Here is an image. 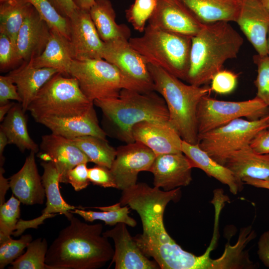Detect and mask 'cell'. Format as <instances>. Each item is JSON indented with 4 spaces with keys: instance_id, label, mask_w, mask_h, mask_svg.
Here are the masks:
<instances>
[{
    "instance_id": "cell-1",
    "label": "cell",
    "mask_w": 269,
    "mask_h": 269,
    "mask_svg": "<svg viewBox=\"0 0 269 269\" xmlns=\"http://www.w3.org/2000/svg\"><path fill=\"white\" fill-rule=\"evenodd\" d=\"M180 188L165 191L146 183H137L123 190L120 202L139 215L142 233L133 237L138 247L151 257L161 269H198L201 258L178 245L167 232L163 222L165 209L169 202L177 201Z\"/></svg>"
},
{
    "instance_id": "cell-2",
    "label": "cell",
    "mask_w": 269,
    "mask_h": 269,
    "mask_svg": "<svg viewBox=\"0 0 269 269\" xmlns=\"http://www.w3.org/2000/svg\"><path fill=\"white\" fill-rule=\"evenodd\" d=\"M48 247L45 264L50 269H97L112 260L114 249L103 234L101 223L89 224L74 216Z\"/></svg>"
},
{
    "instance_id": "cell-3",
    "label": "cell",
    "mask_w": 269,
    "mask_h": 269,
    "mask_svg": "<svg viewBox=\"0 0 269 269\" xmlns=\"http://www.w3.org/2000/svg\"><path fill=\"white\" fill-rule=\"evenodd\" d=\"M188 84L208 85L226 61L237 57L244 39L227 21L204 23L192 37Z\"/></svg>"
},
{
    "instance_id": "cell-4",
    "label": "cell",
    "mask_w": 269,
    "mask_h": 269,
    "mask_svg": "<svg viewBox=\"0 0 269 269\" xmlns=\"http://www.w3.org/2000/svg\"><path fill=\"white\" fill-rule=\"evenodd\" d=\"M93 103L101 109L108 132L126 143L135 141L132 130L140 122L169 124L166 103L155 91L140 92L123 89L118 98L97 99Z\"/></svg>"
},
{
    "instance_id": "cell-5",
    "label": "cell",
    "mask_w": 269,
    "mask_h": 269,
    "mask_svg": "<svg viewBox=\"0 0 269 269\" xmlns=\"http://www.w3.org/2000/svg\"><path fill=\"white\" fill-rule=\"evenodd\" d=\"M148 67L154 90L166 103L169 124L183 140L191 144L198 143L197 107L202 98L209 96L212 92L210 86L186 84L160 67L150 64Z\"/></svg>"
},
{
    "instance_id": "cell-6",
    "label": "cell",
    "mask_w": 269,
    "mask_h": 269,
    "mask_svg": "<svg viewBox=\"0 0 269 269\" xmlns=\"http://www.w3.org/2000/svg\"><path fill=\"white\" fill-rule=\"evenodd\" d=\"M191 38L148 24L142 36L131 37L129 41L148 64L185 81L190 66Z\"/></svg>"
},
{
    "instance_id": "cell-7",
    "label": "cell",
    "mask_w": 269,
    "mask_h": 269,
    "mask_svg": "<svg viewBox=\"0 0 269 269\" xmlns=\"http://www.w3.org/2000/svg\"><path fill=\"white\" fill-rule=\"evenodd\" d=\"M94 105L82 93L76 78L58 73L40 89L27 111L38 123L47 117L82 115Z\"/></svg>"
},
{
    "instance_id": "cell-8",
    "label": "cell",
    "mask_w": 269,
    "mask_h": 269,
    "mask_svg": "<svg viewBox=\"0 0 269 269\" xmlns=\"http://www.w3.org/2000/svg\"><path fill=\"white\" fill-rule=\"evenodd\" d=\"M68 75L77 79L82 93L93 103L97 99L118 98L123 89L151 91L102 58L73 59Z\"/></svg>"
},
{
    "instance_id": "cell-9",
    "label": "cell",
    "mask_w": 269,
    "mask_h": 269,
    "mask_svg": "<svg viewBox=\"0 0 269 269\" xmlns=\"http://www.w3.org/2000/svg\"><path fill=\"white\" fill-rule=\"evenodd\" d=\"M269 128V114L260 119L239 118L198 135V145L218 163L225 165L234 152L249 145L260 131Z\"/></svg>"
},
{
    "instance_id": "cell-10",
    "label": "cell",
    "mask_w": 269,
    "mask_h": 269,
    "mask_svg": "<svg viewBox=\"0 0 269 269\" xmlns=\"http://www.w3.org/2000/svg\"><path fill=\"white\" fill-rule=\"evenodd\" d=\"M269 114V107L257 97L242 101L218 100L205 96L197 107L198 135L239 118L249 120L262 118Z\"/></svg>"
},
{
    "instance_id": "cell-11",
    "label": "cell",
    "mask_w": 269,
    "mask_h": 269,
    "mask_svg": "<svg viewBox=\"0 0 269 269\" xmlns=\"http://www.w3.org/2000/svg\"><path fill=\"white\" fill-rule=\"evenodd\" d=\"M116 149V156L110 169L116 188L123 191L137 183L140 172L149 171L156 155L147 146L136 141Z\"/></svg>"
},
{
    "instance_id": "cell-12",
    "label": "cell",
    "mask_w": 269,
    "mask_h": 269,
    "mask_svg": "<svg viewBox=\"0 0 269 269\" xmlns=\"http://www.w3.org/2000/svg\"><path fill=\"white\" fill-rule=\"evenodd\" d=\"M102 58L149 91H154L148 63L132 47L129 40L121 38L104 42Z\"/></svg>"
},
{
    "instance_id": "cell-13",
    "label": "cell",
    "mask_w": 269,
    "mask_h": 269,
    "mask_svg": "<svg viewBox=\"0 0 269 269\" xmlns=\"http://www.w3.org/2000/svg\"><path fill=\"white\" fill-rule=\"evenodd\" d=\"M148 21L154 27L191 37L204 24L181 0H157Z\"/></svg>"
},
{
    "instance_id": "cell-14",
    "label": "cell",
    "mask_w": 269,
    "mask_h": 269,
    "mask_svg": "<svg viewBox=\"0 0 269 269\" xmlns=\"http://www.w3.org/2000/svg\"><path fill=\"white\" fill-rule=\"evenodd\" d=\"M68 19L74 59L102 58L104 42L98 34L89 10L78 8Z\"/></svg>"
},
{
    "instance_id": "cell-15",
    "label": "cell",
    "mask_w": 269,
    "mask_h": 269,
    "mask_svg": "<svg viewBox=\"0 0 269 269\" xmlns=\"http://www.w3.org/2000/svg\"><path fill=\"white\" fill-rule=\"evenodd\" d=\"M40 164L43 168L41 179L46 198L45 208L41 215L35 219L26 221L19 219L16 231L12 234L14 236L20 235L27 229L37 228L45 219L57 214L65 216L77 208L68 204L62 197L59 190V174L54 164L52 161H42Z\"/></svg>"
},
{
    "instance_id": "cell-16",
    "label": "cell",
    "mask_w": 269,
    "mask_h": 269,
    "mask_svg": "<svg viewBox=\"0 0 269 269\" xmlns=\"http://www.w3.org/2000/svg\"><path fill=\"white\" fill-rule=\"evenodd\" d=\"M193 166L182 153L157 155L150 169L153 175V186L169 191L191 183Z\"/></svg>"
},
{
    "instance_id": "cell-17",
    "label": "cell",
    "mask_w": 269,
    "mask_h": 269,
    "mask_svg": "<svg viewBox=\"0 0 269 269\" xmlns=\"http://www.w3.org/2000/svg\"><path fill=\"white\" fill-rule=\"evenodd\" d=\"M103 234L114 242V254L111 265L114 263L115 269H160L157 263L148 259L138 247L126 224L118 223Z\"/></svg>"
},
{
    "instance_id": "cell-18",
    "label": "cell",
    "mask_w": 269,
    "mask_h": 269,
    "mask_svg": "<svg viewBox=\"0 0 269 269\" xmlns=\"http://www.w3.org/2000/svg\"><path fill=\"white\" fill-rule=\"evenodd\" d=\"M236 23L257 54L268 55L267 38L269 30V11L260 0H240Z\"/></svg>"
},
{
    "instance_id": "cell-19",
    "label": "cell",
    "mask_w": 269,
    "mask_h": 269,
    "mask_svg": "<svg viewBox=\"0 0 269 269\" xmlns=\"http://www.w3.org/2000/svg\"><path fill=\"white\" fill-rule=\"evenodd\" d=\"M132 134L136 141L149 148L155 154L182 152V139L169 124L143 121L133 128Z\"/></svg>"
},
{
    "instance_id": "cell-20",
    "label": "cell",
    "mask_w": 269,
    "mask_h": 269,
    "mask_svg": "<svg viewBox=\"0 0 269 269\" xmlns=\"http://www.w3.org/2000/svg\"><path fill=\"white\" fill-rule=\"evenodd\" d=\"M50 28L32 6L18 32L16 46L17 63L28 61L44 50Z\"/></svg>"
},
{
    "instance_id": "cell-21",
    "label": "cell",
    "mask_w": 269,
    "mask_h": 269,
    "mask_svg": "<svg viewBox=\"0 0 269 269\" xmlns=\"http://www.w3.org/2000/svg\"><path fill=\"white\" fill-rule=\"evenodd\" d=\"M39 148L50 156L59 174L60 183L67 184L70 170L80 163L90 162L70 139L53 133L42 136Z\"/></svg>"
},
{
    "instance_id": "cell-22",
    "label": "cell",
    "mask_w": 269,
    "mask_h": 269,
    "mask_svg": "<svg viewBox=\"0 0 269 269\" xmlns=\"http://www.w3.org/2000/svg\"><path fill=\"white\" fill-rule=\"evenodd\" d=\"M35 153L30 151L21 168L9 179L12 194L23 204H42L44 187L36 164Z\"/></svg>"
},
{
    "instance_id": "cell-23",
    "label": "cell",
    "mask_w": 269,
    "mask_h": 269,
    "mask_svg": "<svg viewBox=\"0 0 269 269\" xmlns=\"http://www.w3.org/2000/svg\"><path fill=\"white\" fill-rule=\"evenodd\" d=\"M94 106L82 115L67 118L47 117L38 123L48 128L52 133L69 139L86 135L106 139L107 134L99 125Z\"/></svg>"
},
{
    "instance_id": "cell-24",
    "label": "cell",
    "mask_w": 269,
    "mask_h": 269,
    "mask_svg": "<svg viewBox=\"0 0 269 269\" xmlns=\"http://www.w3.org/2000/svg\"><path fill=\"white\" fill-rule=\"evenodd\" d=\"M58 73L55 69L34 67L31 58L8 73L17 86L21 100L20 103L25 112L40 89Z\"/></svg>"
},
{
    "instance_id": "cell-25",
    "label": "cell",
    "mask_w": 269,
    "mask_h": 269,
    "mask_svg": "<svg viewBox=\"0 0 269 269\" xmlns=\"http://www.w3.org/2000/svg\"><path fill=\"white\" fill-rule=\"evenodd\" d=\"M181 151L189 159L193 168L201 169L208 175L227 185L232 194L236 195L242 190L243 182L228 168L214 160L200 148L198 143L191 144L183 140Z\"/></svg>"
},
{
    "instance_id": "cell-26",
    "label": "cell",
    "mask_w": 269,
    "mask_h": 269,
    "mask_svg": "<svg viewBox=\"0 0 269 269\" xmlns=\"http://www.w3.org/2000/svg\"><path fill=\"white\" fill-rule=\"evenodd\" d=\"M239 180L244 177L265 179L269 177V154H260L247 145L233 152L225 165Z\"/></svg>"
},
{
    "instance_id": "cell-27",
    "label": "cell",
    "mask_w": 269,
    "mask_h": 269,
    "mask_svg": "<svg viewBox=\"0 0 269 269\" xmlns=\"http://www.w3.org/2000/svg\"><path fill=\"white\" fill-rule=\"evenodd\" d=\"M32 59L36 68H53L69 75V69L74 59L70 40L58 31L50 29L44 50L40 55Z\"/></svg>"
},
{
    "instance_id": "cell-28",
    "label": "cell",
    "mask_w": 269,
    "mask_h": 269,
    "mask_svg": "<svg viewBox=\"0 0 269 269\" xmlns=\"http://www.w3.org/2000/svg\"><path fill=\"white\" fill-rule=\"evenodd\" d=\"M203 23L236 22L240 0H181Z\"/></svg>"
},
{
    "instance_id": "cell-29",
    "label": "cell",
    "mask_w": 269,
    "mask_h": 269,
    "mask_svg": "<svg viewBox=\"0 0 269 269\" xmlns=\"http://www.w3.org/2000/svg\"><path fill=\"white\" fill-rule=\"evenodd\" d=\"M98 34L104 42L131 38V30L126 24H118L116 12L110 0H95L89 10Z\"/></svg>"
},
{
    "instance_id": "cell-30",
    "label": "cell",
    "mask_w": 269,
    "mask_h": 269,
    "mask_svg": "<svg viewBox=\"0 0 269 269\" xmlns=\"http://www.w3.org/2000/svg\"><path fill=\"white\" fill-rule=\"evenodd\" d=\"M20 103H15L0 125L8 144L15 145L21 152L25 150L37 153L39 147L31 138L27 129V119Z\"/></svg>"
},
{
    "instance_id": "cell-31",
    "label": "cell",
    "mask_w": 269,
    "mask_h": 269,
    "mask_svg": "<svg viewBox=\"0 0 269 269\" xmlns=\"http://www.w3.org/2000/svg\"><path fill=\"white\" fill-rule=\"evenodd\" d=\"M32 7V5L24 0L0 4V32L8 36L15 53L18 32Z\"/></svg>"
},
{
    "instance_id": "cell-32",
    "label": "cell",
    "mask_w": 269,
    "mask_h": 269,
    "mask_svg": "<svg viewBox=\"0 0 269 269\" xmlns=\"http://www.w3.org/2000/svg\"><path fill=\"white\" fill-rule=\"evenodd\" d=\"M70 139L87 156L90 162L110 169L117 149L110 145L107 139L86 135Z\"/></svg>"
},
{
    "instance_id": "cell-33",
    "label": "cell",
    "mask_w": 269,
    "mask_h": 269,
    "mask_svg": "<svg viewBox=\"0 0 269 269\" xmlns=\"http://www.w3.org/2000/svg\"><path fill=\"white\" fill-rule=\"evenodd\" d=\"M101 211H86L77 207L71 212L82 217L86 221L92 222L95 220H101L106 225L115 226L119 223H123L131 227H134L136 221L129 216L130 213L127 205L122 206L119 202L115 204L106 207H93Z\"/></svg>"
},
{
    "instance_id": "cell-34",
    "label": "cell",
    "mask_w": 269,
    "mask_h": 269,
    "mask_svg": "<svg viewBox=\"0 0 269 269\" xmlns=\"http://www.w3.org/2000/svg\"><path fill=\"white\" fill-rule=\"evenodd\" d=\"M48 249L47 240L39 238L32 240L22 254L9 268L12 269H50L45 264V258Z\"/></svg>"
},
{
    "instance_id": "cell-35",
    "label": "cell",
    "mask_w": 269,
    "mask_h": 269,
    "mask_svg": "<svg viewBox=\"0 0 269 269\" xmlns=\"http://www.w3.org/2000/svg\"><path fill=\"white\" fill-rule=\"evenodd\" d=\"M30 3L48 25L70 40L69 19L61 15L49 0H24Z\"/></svg>"
},
{
    "instance_id": "cell-36",
    "label": "cell",
    "mask_w": 269,
    "mask_h": 269,
    "mask_svg": "<svg viewBox=\"0 0 269 269\" xmlns=\"http://www.w3.org/2000/svg\"><path fill=\"white\" fill-rule=\"evenodd\" d=\"M20 201L13 194L0 205V241L12 235L20 217Z\"/></svg>"
},
{
    "instance_id": "cell-37",
    "label": "cell",
    "mask_w": 269,
    "mask_h": 269,
    "mask_svg": "<svg viewBox=\"0 0 269 269\" xmlns=\"http://www.w3.org/2000/svg\"><path fill=\"white\" fill-rule=\"evenodd\" d=\"M156 1L157 0H135L126 10V17L135 30L144 32L146 22L151 16Z\"/></svg>"
},
{
    "instance_id": "cell-38",
    "label": "cell",
    "mask_w": 269,
    "mask_h": 269,
    "mask_svg": "<svg viewBox=\"0 0 269 269\" xmlns=\"http://www.w3.org/2000/svg\"><path fill=\"white\" fill-rule=\"evenodd\" d=\"M32 241L30 234L22 235L18 240L9 237L0 241V269L11 264L23 254L24 249Z\"/></svg>"
},
{
    "instance_id": "cell-39",
    "label": "cell",
    "mask_w": 269,
    "mask_h": 269,
    "mask_svg": "<svg viewBox=\"0 0 269 269\" xmlns=\"http://www.w3.org/2000/svg\"><path fill=\"white\" fill-rule=\"evenodd\" d=\"M253 61L257 66V76L254 81L257 96L269 107V56L256 54Z\"/></svg>"
},
{
    "instance_id": "cell-40",
    "label": "cell",
    "mask_w": 269,
    "mask_h": 269,
    "mask_svg": "<svg viewBox=\"0 0 269 269\" xmlns=\"http://www.w3.org/2000/svg\"><path fill=\"white\" fill-rule=\"evenodd\" d=\"M238 78V74L229 70L222 69L213 76L211 81L212 91L221 95L230 94L236 87Z\"/></svg>"
},
{
    "instance_id": "cell-41",
    "label": "cell",
    "mask_w": 269,
    "mask_h": 269,
    "mask_svg": "<svg viewBox=\"0 0 269 269\" xmlns=\"http://www.w3.org/2000/svg\"><path fill=\"white\" fill-rule=\"evenodd\" d=\"M90 182L104 188H117L116 183L110 169L105 166L96 165L88 168Z\"/></svg>"
},
{
    "instance_id": "cell-42",
    "label": "cell",
    "mask_w": 269,
    "mask_h": 269,
    "mask_svg": "<svg viewBox=\"0 0 269 269\" xmlns=\"http://www.w3.org/2000/svg\"><path fill=\"white\" fill-rule=\"evenodd\" d=\"M16 53L8 36L0 32V68L5 71L17 64Z\"/></svg>"
},
{
    "instance_id": "cell-43",
    "label": "cell",
    "mask_w": 269,
    "mask_h": 269,
    "mask_svg": "<svg viewBox=\"0 0 269 269\" xmlns=\"http://www.w3.org/2000/svg\"><path fill=\"white\" fill-rule=\"evenodd\" d=\"M87 163H81L70 170L67 173V183L70 184L76 191L86 188L90 184Z\"/></svg>"
},
{
    "instance_id": "cell-44",
    "label": "cell",
    "mask_w": 269,
    "mask_h": 269,
    "mask_svg": "<svg viewBox=\"0 0 269 269\" xmlns=\"http://www.w3.org/2000/svg\"><path fill=\"white\" fill-rule=\"evenodd\" d=\"M15 100L21 103L16 85L7 75L0 76V105L6 104L9 100Z\"/></svg>"
},
{
    "instance_id": "cell-45",
    "label": "cell",
    "mask_w": 269,
    "mask_h": 269,
    "mask_svg": "<svg viewBox=\"0 0 269 269\" xmlns=\"http://www.w3.org/2000/svg\"><path fill=\"white\" fill-rule=\"evenodd\" d=\"M250 147L260 154H269V129L259 132L251 139Z\"/></svg>"
},
{
    "instance_id": "cell-46",
    "label": "cell",
    "mask_w": 269,
    "mask_h": 269,
    "mask_svg": "<svg viewBox=\"0 0 269 269\" xmlns=\"http://www.w3.org/2000/svg\"><path fill=\"white\" fill-rule=\"evenodd\" d=\"M58 12L69 18L78 8L74 0H49Z\"/></svg>"
},
{
    "instance_id": "cell-47",
    "label": "cell",
    "mask_w": 269,
    "mask_h": 269,
    "mask_svg": "<svg viewBox=\"0 0 269 269\" xmlns=\"http://www.w3.org/2000/svg\"><path fill=\"white\" fill-rule=\"evenodd\" d=\"M258 255L264 265L269 268V230L265 232L258 243Z\"/></svg>"
},
{
    "instance_id": "cell-48",
    "label": "cell",
    "mask_w": 269,
    "mask_h": 269,
    "mask_svg": "<svg viewBox=\"0 0 269 269\" xmlns=\"http://www.w3.org/2000/svg\"><path fill=\"white\" fill-rule=\"evenodd\" d=\"M4 169L0 167V205L3 204L5 201V196L9 187V181L4 176Z\"/></svg>"
},
{
    "instance_id": "cell-49",
    "label": "cell",
    "mask_w": 269,
    "mask_h": 269,
    "mask_svg": "<svg viewBox=\"0 0 269 269\" xmlns=\"http://www.w3.org/2000/svg\"><path fill=\"white\" fill-rule=\"evenodd\" d=\"M242 181L244 184L269 190V177L265 179H258L246 177L242 178Z\"/></svg>"
},
{
    "instance_id": "cell-50",
    "label": "cell",
    "mask_w": 269,
    "mask_h": 269,
    "mask_svg": "<svg viewBox=\"0 0 269 269\" xmlns=\"http://www.w3.org/2000/svg\"><path fill=\"white\" fill-rule=\"evenodd\" d=\"M8 144V138L4 133L0 129V167H2L5 161L3 156L4 148Z\"/></svg>"
},
{
    "instance_id": "cell-51",
    "label": "cell",
    "mask_w": 269,
    "mask_h": 269,
    "mask_svg": "<svg viewBox=\"0 0 269 269\" xmlns=\"http://www.w3.org/2000/svg\"><path fill=\"white\" fill-rule=\"evenodd\" d=\"M74 1L79 8L90 10L95 0H74Z\"/></svg>"
},
{
    "instance_id": "cell-52",
    "label": "cell",
    "mask_w": 269,
    "mask_h": 269,
    "mask_svg": "<svg viewBox=\"0 0 269 269\" xmlns=\"http://www.w3.org/2000/svg\"><path fill=\"white\" fill-rule=\"evenodd\" d=\"M15 104L13 102H9L6 104L0 105V122H2L4 120L5 116L11 108Z\"/></svg>"
},
{
    "instance_id": "cell-53",
    "label": "cell",
    "mask_w": 269,
    "mask_h": 269,
    "mask_svg": "<svg viewBox=\"0 0 269 269\" xmlns=\"http://www.w3.org/2000/svg\"><path fill=\"white\" fill-rule=\"evenodd\" d=\"M37 156L44 161H51L50 156L46 152L40 151L38 152Z\"/></svg>"
},
{
    "instance_id": "cell-54",
    "label": "cell",
    "mask_w": 269,
    "mask_h": 269,
    "mask_svg": "<svg viewBox=\"0 0 269 269\" xmlns=\"http://www.w3.org/2000/svg\"><path fill=\"white\" fill-rule=\"evenodd\" d=\"M263 5L269 11V0H260Z\"/></svg>"
},
{
    "instance_id": "cell-55",
    "label": "cell",
    "mask_w": 269,
    "mask_h": 269,
    "mask_svg": "<svg viewBox=\"0 0 269 269\" xmlns=\"http://www.w3.org/2000/svg\"><path fill=\"white\" fill-rule=\"evenodd\" d=\"M267 48L268 55L269 56V30L268 31L267 38Z\"/></svg>"
},
{
    "instance_id": "cell-56",
    "label": "cell",
    "mask_w": 269,
    "mask_h": 269,
    "mask_svg": "<svg viewBox=\"0 0 269 269\" xmlns=\"http://www.w3.org/2000/svg\"><path fill=\"white\" fill-rule=\"evenodd\" d=\"M15 0H0V3L5 2H10Z\"/></svg>"
},
{
    "instance_id": "cell-57",
    "label": "cell",
    "mask_w": 269,
    "mask_h": 269,
    "mask_svg": "<svg viewBox=\"0 0 269 269\" xmlns=\"http://www.w3.org/2000/svg\"><path fill=\"white\" fill-rule=\"evenodd\" d=\"M268 129H269V128Z\"/></svg>"
}]
</instances>
